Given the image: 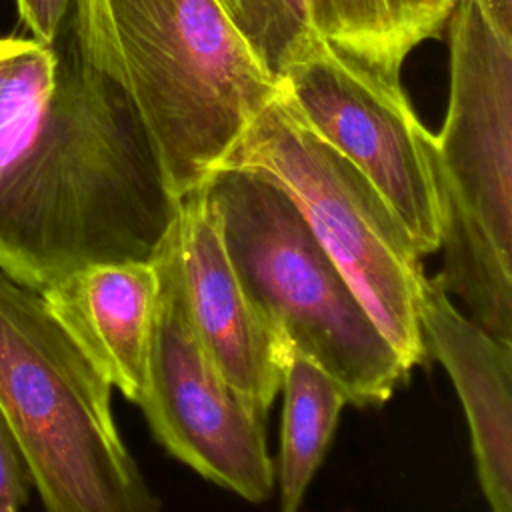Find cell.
Segmentation results:
<instances>
[{"instance_id": "cell-12", "label": "cell", "mask_w": 512, "mask_h": 512, "mask_svg": "<svg viewBox=\"0 0 512 512\" xmlns=\"http://www.w3.org/2000/svg\"><path fill=\"white\" fill-rule=\"evenodd\" d=\"M310 30L350 60L400 80L406 56L438 38L456 0H306Z\"/></svg>"}, {"instance_id": "cell-15", "label": "cell", "mask_w": 512, "mask_h": 512, "mask_svg": "<svg viewBox=\"0 0 512 512\" xmlns=\"http://www.w3.org/2000/svg\"><path fill=\"white\" fill-rule=\"evenodd\" d=\"M274 2V74L288 58L292 48L308 36V6L306 0H272Z\"/></svg>"}, {"instance_id": "cell-14", "label": "cell", "mask_w": 512, "mask_h": 512, "mask_svg": "<svg viewBox=\"0 0 512 512\" xmlns=\"http://www.w3.org/2000/svg\"><path fill=\"white\" fill-rule=\"evenodd\" d=\"M28 484L30 476L0 404V512H20L28 500Z\"/></svg>"}, {"instance_id": "cell-9", "label": "cell", "mask_w": 512, "mask_h": 512, "mask_svg": "<svg viewBox=\"0 0 512 512\" xmlns=\"http://www.w3.org/2000/svg\"><path fill=\"white\" fill-rule=\"evenodd\" d=\"M172 230L188 314L202 348L220 376L266 416L280 392L288 348L244 294L204 186L180 198Z\"/></svg>"}, {"instance_id": "cell-1", "label": "cell", "mask_w": 512, "mask_h": 512, "mask_svg": "<svg viewBox=\"0 0 512 512\" xmlns=\"http://www.w3.org/2000/svg\"><path fill=\"white\" fill-rule=\"evenodd\" d=\"M54 80L0 118V270L30 290L98 262L148 260L178 202L124 96L70 16Z\"/></svg>"}, {"instance_id": "cell-4", "label": "cell", "mask_w": 512, "mask_h": 512, "mask_svg": "<svg viewBox=\"0 0 512 512\" xmlns=\"http://www.w3.org/2000/svg\"><path fill=\"white\" fill-rule=\"evenodd\" d=\"M0 404L46 512H164L126 448L112 386L0 270Z\"/></svg>"}, {"instance_id": "cell-3", "label": "cell", "mask_w": 512, "mask_h": 512, "mask_svg": "<svg viewBox=\"0 0 512 512\" xmlns=\"http://www.w3.org/2000/svg\"><path fill=\"white\" fill-rule=\"evenodd\" d=\"M204 188L236 278L270 330L336 380L348 404L386 402L412 368L290 196L246 170H218Z\"/></svg>"}, {"instance_id": "cell-17", "label": "cell", "mask_w": 512, "mask_h": 512, "mask_svg": "<svg viewBox=\"0 0 512 512\" xmlns=\"http://www.w3.org/2000/svg\"><path fill=\"white\" fill-rule=\"evenodd\" d=\"M494 28L512 40V0H478Z\"/></svg>"}, {"instance_id": "cell-7", "label": "cell", "mask_w": 512, "mask_h": 512, "mask_svg": "<svg viewBox=\"0 0 512 512\" xmlns=\"http://www.w3.org/2000/svg\"><path fill=\"white\" fill-rule=\"evenodd\" d=\"M276 76L304 122L382 194L420 256L436 252V134L402 82L350 60L316 32L292 48Z\"/></svg>"}, {"instance_id": "cell-13", "label": "cell", "mask_w": 512, "mask_h": 512, "mask_svg": "<svg viewBox=\"0 0 512 512\" xmlns=\"http://www.w3.org/2000/svg\"><path fill=\"white\" fill-rule=\"evenodd\" d=\"M280 392V512H298L348 398L336 380L292 348L284 360Z\"/></svg>"}, {"instance_id": "cell-11", "label": "cell", "mask_w": 512, "mask_h": 512, "mask_svg": "<svg viewBox=\"0 0 512 512\" xmlns=\"http://www.w3.org/2000/svg\"><path fill=\"white\" fill-rule=\"evenodd\" d=\"M40 296L110 386L138 404L158 300L154 260L88 264L48 284Z\"/></svg>"}, {"instance_id": "cell-5", "label": "cell", "mask_w": 512, "mask_h": 512, "mask_svg": "<svg viewBox=\"0 0 512 512\" xmlns=\"http://www.w3.org/2000/svg\"><path fill=\"white\" fill-rule=\"evenodd\" d=\"M450 96L436 134L442 268L468 316L512 344V40L478 0L448 20Z\"/></svg>"}, {"instance_id": "cell-8", "label": "cell", "mask_w": 512, "mask_h": 512, "mask_svg": "<svg viewBox=\"0 0 512 512\" xmlns=\"http://www.w3.org/2000/svg\"><path fill=\"white\" fill-rule=\"evenodd\" d=\"M150 258L158 270V300L146 386L138 402L150 432L206 480L248 502H264L276 480L266 416L220 376L196 336L172 224Z\"/></svg>"}, {"instance_id": "cell-6", "label": "cell", "mask_w": 512, "mask_h": 512, "mask_svg": "<svg viewBox=\"0 0 512 512\" xmlns=\"http://www.w3.org/2000/svg\"><path fill=\"white\" fill-rule=\"evenodd\" d=\"M220 170L256 172L280 186L404 362H424L420 252L382 194L304 122L282 84Z\"/></svg>"}, {"instance_id": "cell-10", "label": "cell", "mask_w": 512, "mask_h": 512, "mask_svg": "<svg viewBox=\"0 0 512 512\" xmlns=\"http://www.w3.org/2000/svg\"><path fill=\"white\" fill-rule=\"evenodd\" d=\"M418 324L426 352L446 368L464 408L490 512H512V344L464 316L428 276L420 286Z\"/></svg>"}, {"instance_id": "cell-16", "label": "cell", "mask_w": 512, "mask_h": 512, "mask_svg": "<svg viewBox=\"0 0 512 512\" xmlns=\"http://www.w3.org/2000/svg\"><path fill=\"white\" fill-rule=\"evenodd\" d=\"M16 6L32 38L52 44L70 12L72 0H16Z\"/></svg>"}, {"instance_id": "cell-18", "label": "cell", "mask_w": 512, "mask_h": 512, "mask_svg": "<svg viewBox=\"0 0 512 512\" xmlns=\"http://www.w3.org/2000/svg\"><path fill=\"white\" fill-rule=\"evenodd\" d=\"M224 6H226V10L232 14V18L238 22V16H240V0H220Z\"/></svg>"}, {"instance_id": "cell-2", "label": "cell", "mask_w": 512, "mask_h": 512, "mask_svg": "<svg viewBox=\"0 0 512 512\" xmlns=\"http://www.w3.org/2000/svg\"><path fill=\"white\" fill-rule=\"evenodd\" d=\"M68 16L82 54L132 104L176 202L280 90L220 0H72Z\"/></svg>"}]
</instances>
